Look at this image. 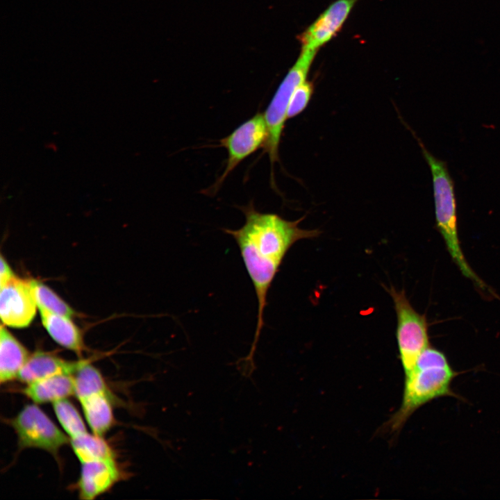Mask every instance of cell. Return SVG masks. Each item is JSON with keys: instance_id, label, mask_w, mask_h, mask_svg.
<instances>
[{"instance_id": "cell-1", "label": "cell", "mask_w": 500, "mask_h": 500, "mask_svg": "<svg viewBox=\"0 0 500 500\" xmlns=\"http://www.w3.org/2000/svg\"><path fill=\"white\" fill-rule=\"evenodd\" d=\"M239 208L244 215L243 225L223 231L235 240L255 290L258 302L255 348L265 324L268 292L286 253L297 241L316 238L321 232L301 228L299 224L303 218L290 221L275 213L260 212L253 201Z\"/></svg>"}, {"instance_id": "cell-2", "label": "cell", "mask_w": 500, "mask_h": 500, "mask_svg": "<svg viewBox=\"0 0 500 500\" xmlns=\"http://www.w3.org/2000/svg\"><path fill=\"white\" fill-rule=\"evenodd\" d=\"M460 374L453 369L442 351L427 347L412 369L405 374L401 405L384 424L383 431L398 434L416 410L434 399L443 397L460 399L451 388L453 381Z\"/></svg>"}, {"instance_id": "cell-3", "label": "cell", "mask_w": 500, "mask_h": 500, "mask_svg": "<svg viewBox=\"0 0 500 500\" xmlns=\"http://www.w3.org/2000/svg\"><path fill=\"white\" fill-rule=\"evenodd\" d=\"M417 139L431 169L436 224L450 256L466 278L482 290L490 291L488 286L471 268L460 247L453 182L446 163L431 154L419 138Z\"/></svg>"}, {"instance_id": "cell-4", "label": "cell", "mask_w": 500, "mask_h": 500, "mask_svg": "<svg viewBox=\"0 0 500 500\" xmlns=\"http://www.w3.org/2000/svg\"><path fill=\"white\" fill-rule=\"evenodd\" d=\"M317 53L316 51L301 50L295 64L279 85L264 112L268 129V138L264 151L268 154L271 165V183L274 186V166L278 161V149L287 117L290 99L296 89L306 81L309 69Z\"/></svg>"}, {"instance_id": "cell-5", "label": "cell", "mask_w": 500, "mask_h": 500, "mask_svg": "<svg viewBox=\"0 0 500 500\" xmlns=\"http://www.w3.org/2000/svg\"><path fill=\"white\" fill-rule=\"evenodd\" d=\"M385 289L394 302L399 359L406 374L415 367L420 354L430 346L428 322L426 316L412 306L403 290H397L392 286Z\"/></svg>"}, {"instance_id": "cell-6", "label": "cell", "mask_w": 500, "mask_h": 500, "mask_svg": "<svg viewBox=\"0 0 500 500\" xmlns=\"http://www.w3.org/2000/svg\"><path fill=\"white\" fill-rule=\"evenodd\" d=\"M7 422L14 429L21 449H40L58 458L60 449L70 442L69 437L36 404L25 406Z\"/></svg>"}, {"instance_id": "cell-7", "label": "cell", "mask_w": 500, "mask_h": 500, "mask_svg": "<svg viewBox=\"0 0 500 500\" xmlns=\"http://www.w3.org/2000/svg\"><path fill=\"white\" fill-rule=\"evenodd\" d=\"M268 129L264 112H258L244 122L227 136L219 140V146L227 152V160L222 174L210 188L208 194H215L229 174L247 157L265 147Z\"/></svg>"}, {"instance_id": "cell-8", "label": "cell", "mask_w": 500, "mask_h": 500, "mask_svg": "<svg viewBox=\"0 0 500 500\" xmlns=\"http://www.w3.org/2000/svg\"><path fill=\"white\" fill-rule=\"evenodd\" d=\"M0 317L2 324L14 328L28 326L38 308L31 280L15 276L0 285Z\"/></svg>"}, {"instance_id": "cell-9", "label": "cell", "mask_w": 500, "mask_h": 500, "mask_svg": "<svg viewBox=\"0 0 500 500\" xmlns=\"http://www.w3.org/2000/svg\"><path fill=\"white\" fill-rule=\"evenodd\" d=\"M358 0H336L299 36L301 50L316 51L342 28Z\"/></svg>"}, {"instance_id": "cell-10", "label": "cell", "mask_w": 500, "mask_h": 500, "mask_svg": "<svg viewBox=\"0 0 500 500\" xmlns=\"http://www.w3.org/2000/svg\"><path fill=\"white\" fill-rule=\"evenodd\" d=\"M121 478L115 458L94 460L81 463L77 483L79 497L94 499L109 490Z\"/></svg>"}, {"instance_id": "cell-11", "label": "cell", "mask_w": 500, "mask_h": 500, "mask_svg": "<svg viewBox=\"0 0 500 500\" xmlns=\"http://www.w3.org/2000/svg\"><path fill=\"white\" fill-rule=\"evenodd\" d=\"M81 360H66L52 353L36 351L31 353L22 369L17 379L26 384L56 374H74Z\"/></svg>"}, {"instance_id": "cell-12", "label": "cell", "mask_w": 500, "mask_h": 500, "mask_svg": "<svg viewBox=\"0 0 500 500\" xmlns=\"http://www.w3.org/2000/svg\"><path fill=\"white\" fill-rule=\"evenodd\" d=\"M22 393L35 403H53L74 395V374H60L26 384Z\"/></svg>"}, {"instance_id": "cell-13", "label": "cell", "mask_w": 500, "mask_h": 500, "mask_svg": "<svg viewBox=\"0 0 500 500\" xmlns=\"http://www.w3.org/2000/svg\"><path fill=\"white\" fill-rule=\"evenodd\" d=\"M30 355L27 349L2 324L0 329L1 383L17 379Z\"/></svg>"}, {"instance_id": "cell-14", "label": "cell", "mask_w": 500, "mask_h": 500, "mask_svg": "<svg viewBox=\"0 0 500 500\" xmlns=\"http://www.w3.org/2000/svg\"><path fill=\"white\" fill-rule=\"evenodd\" d=\"M40 312L42 323L51 338L60 346L81 355L85 349L82 333L71 317Z\"/></svg>"}, {"instance_id": "cell-15", "label": "cell", "mask_w": 500, "mask_h": 500, "mask_svg": "<svg viewBox=\"0 0 500 500\" xmlns=\"http://www.w3.org/2000/svg\"><path fill=\"white\" fill-rule=\"evenodd\" d=\"M112 397L96 394L79 401L92 433L103 437L114 424Z\"/></svg>"}, {"instance_id": "cell-16", "label": "cell", "mask_w": 500, "mask_h": 500, "mask_svg": "<svg viewBox=\"0 0 500 500\" xmlns=\"http://www.w3.org/2000/svg\"><path fill=\"white\" fill-rule=\"evenodd\" d=\"M70 444L81 463L115 458L114 451L103 437L94 433L90 434L87 432L70 438Z\"/></svg>"}, {"instance_id": "cell-17", "label": "cell", "mask_w": 500, "mask_h": 500, "mask_svg": "<svg viewBox=\"0 0 500 500\" xmlns=\"http://www.w3.org/2000/svg\"><path fill=\"white\" fill-rule=\"evenodd\" d=\"M74 395L78 400L96 394L111 396L102 374L88 360H81L79 367L74 374Z\"/></svg>"}, {"instance_id": "cell-18", "label": "cell", "mask_w": 500, "mask_h": 500, "mask_svg": "<svg viewBox=\"0 0 500 500\" xmlns=\"http://www.w3.org/2000/svg\"><path fill=\"white\" fill-rule=\"evenodd\" d=\"M33 294L40 311H47L72 317L73 309L47 285L36 280H31Z\"/></svg>"}, {"instance_id": "cell-19", "label": "cell", "mask_w": 500, "mask_h": 500, "mask_svg": "<svg viewBox=\"0 0 500 500\" xmlns=\"http://www.w3.org/2000/svg\"><path fill=\"white\" fill-rule=\"evenodd\" d=\"M52 403L54 413L69 438L88 432L79 412L67 398L58 400Z\"/></svg>"}, {"instance_id": "cell-20", "label": "cell", "mask_w": 500, "mask_h": 500, "mask_svg": "<svg viewBox=\"0 0 500 500\" xmlns=\"http://www.w3.org/2000/svg\"><path fill=\"white\" fill-rule=\"evenodd\" d=\"M312 92V83L307 81L296 89L288 105V119L293 118L304 110L310 100Z\"/></svg>"}, {"instance_id": "cell-21", "label": "cell", "mask_w": 500, "mask_h": 500, "mask_svg": "<svg viewBox=\"0 0 500 500\" xmlns=\"http://www.w3.org/2000/svg\"><path fill=\"white\" fill-rule=\"evenodd\" d=\"M15 275L12 271L10 265L8 264L6 260L3 258V256H1V269H0V285L6 283Z\"/></svg>"}]
</instances>
